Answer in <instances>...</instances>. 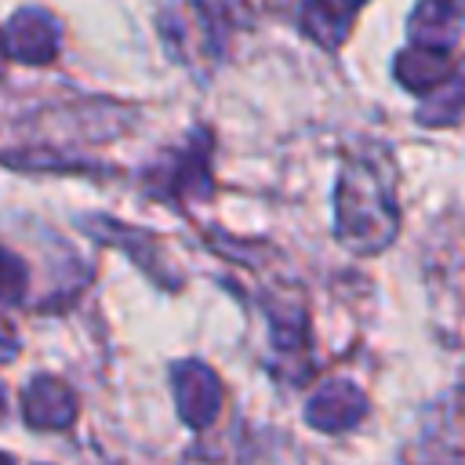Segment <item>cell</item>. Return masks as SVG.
I'll use <instances>...</instances> for the list:
<instances>
[{
  "mask_svg": "<svg viewBox=\"0 0 465 465\" xmlns=\"http://www.w3.org/2000/svg\"><path fill=\"white\" fill-rule=\"evenodd\" d=\"M400 232L396 174L378 145H360L341 160L334 182V236L352 254H378Z\"/></svg>",
  "mask_w": 465,
  "mask_h": 465,
  "instance_id": "cell-1",
  "label": "cell"
},
{
  "mask_svg": "<svg viewBox=\"0 0 465 465\" xmlns=\"http://www.w3.org/2000/svg\"><path fill=\"white\" fill-rule=\"evenodd\" d=\"M156 29H160L167 54L182 62L185 69H193L196 76H207L218 65L225 51V36H229V22L207 0L163 4L156 15Z\"/></svg>",
  "mask_w": 465,
  "mask_h": 465,
  "instance_id": "cell-2",
  "label": "cell"
},
{
  "mask_svg": "<svg viewBox=\"0 0 465 465\" xmlns=\"http://www.w3.org/2000/svg\"><path fill=\"white\" fill-rule=\"evenodd\" d=\"M149 189L171 200H193V196H211L214 182H211V145L207 134H196V142H185L182 149L167 153L149 174Z\"/></svg>",
  "mask_w": 465,
  "mask_h": 465,
  "instance_id": "cell-3",
  "label": "cell"
},
{
  "mask_svg": "<svg viewBox=\"0 0 465 465\" xmlns=\"http://www.w3.org/2000/svg\"><path fill=\"white\" fill-rule=\"evenodd\" d=\"M171 392H174V407H178V418L203 432L214 425L218 411H222V381L218 374L200 363V360H178L171 367Z\"/></svg>",
  "mask_w": 465,
  "mask_h": 465,
  "instance_id": "cell-4",
  "label": "cell"
},
{
  "mask_svg": "<svg viewBox=\"0 0 465 465\" xmlns=\"http://www.w3.org/2000/svg\"><path fill=\"white\" fill-rule=\"evenodd\" d=\"M7 47H11V58L22 62V65H51L62 51V25L58 18L47 11V7H36V4H25L18 7L7 25Z\"/></svg>",
  "mask_w": 465,
  "mask_h": 465,
  "instance_id": "cell-5",
  "label": "cell"
},
{
  "mask_svg": "<svg viewBox=\"0 0 465 465\" xmlns=\"http://www.w3.org/2000/svg\"><path fill=\"white\" fill-rule=\"evenodd\" d=\"M363 414H367V396L349 378L323 381L305 403V425L316 432H349L363 421Z\"/></svg>",
  "mask_w": 465,
  "mask_h": 465,
  "instance_id": "cell-6",
  "label": "cell"
},
{
  "mask_svg": "<svg viewBox=\"0 0 465 465\" xmlns=\"http://www.w3.org/2000/svg\"><path fill=\"white\" fill-rule=\"evenodd\" d=\"M465 36V0H418L407 15V44L458 51Z\"/></svg>",
  "mask_w": 465,
  "mask_h": 465,
  "instance_id": "cell-7",
  "label": "cell"
},
{
  "mask_svg": "<svg viewBox=\"0 0 465 465\" xmlns=\"http://www.w3.org/2000/svg\"><path fill=\"white\" fill-rule=\"evenodd\" d=\"M22 418L29 429L62 432L76 418V392L54 374H33L22 389Z\"/></svg>",
  "mask_w": 465,
  "mask_h": 465,
  "instance_id": "cell-8",
  "label": "cell"
},
{
  "mask_svg": "<svg viewBox=\"0 0 465 465\" xmlns=\"http://www.w3.org/2000/svg\"><path fill=\"white\" fill-rule=\"evenodd\" d=\"M367 0H305L302 4V33L323 47V51H338L356 25V15L363 11Z\"/></svg>",
  "mask_w": 465,
  "mask_h": 465,
  "instance_id": "cell-9",
  "label": "cell"
},
{
  "mask_svg": "<svg viewBox=\"0 0 465 465\" xmlns=\"http://www.w3.org/2000/svg\"><path fill=\"white\" fill-rule=\"evenodd\" d=\"M458 65V54L454 51H436V47H414L407 44L396 58H392V76L403 91L411 94H432Z\"/></svg>",
  "mask_w": 465,
  "mask_h": 465,
  "instance_id": "cell-10",
  "label": "cell"
},
{
  "mask_svg": "<svg viewBox=\"0 0 465 465\" xmlns=\"http://www.w3.org/2000/svg\"><path fill=\"white\" fill-rule=\"evenodd\" d=\"M84 225L94 229L98 240H105V243H113V247H124V251L131 254V262H138L153 280L178 287V276L163 269V251L153 243V236H149L145 229H127L124 222H113V218H84Z\"/></svg>",
  "mask_w": 465,
  "mask_h": 465,
  "instance_id": "cell-11",
  "label": "cell"
},
{
  "mask_svg": "<svg viewBox=\"0 0 465 465\" xmlns=\"http://www.w3.org/2000/svg\"><path fill=\"white\" fill-rule=\"evenodd\" d=\"M269 338L276 356H305L309 349V320L305 305L294 298L269 302Z\"/></svg>",
  "mask_w": 465,
  "mask_h": 465,
  "instance_id": "cell-12",
  "label": "cell"
},
{
  "mask_svg": "<svg viewBox=\"0 0 465 465\" xmlns=\"http://www.w3.org/2000/svg\"><path fill=\"white\" fill-rule=\"evenodd\" d=\"M418 120L425 127H447V124L465 120V54L458 58L454 73L432 94H425V102L418 109Z\"/></svg>",
  "mask_w": 465,
  "mask_h": 465,
  "instance_id": "cell-13",
  "label": "cell"
},
{
  "mask_svg": "<svg viewBox=\"0 0 465 465\" xmlns=\"http://www.w3.org/2000/svg\"><path fill=\"white\" fill-rule=\"evenodd\" d=\"M25 287H29V269H25V262H22L15 251H7V247L0 243V305L22 302V298H25Z\"/></svg>",
  "mask_w": 465,
  "mask_h": 465,
  "instance_id": "cell-14",
  "label": "cell"
},
{
  "mask_svg": "<svg viewBox=\"0 0 465 465\" xmlns=\"http://www.w3.org/2000/svg\"><path fill=\"white\" fill-rule=\"evenodd\" d=\"M182 465H236V461H232V454H229L225 447H207V443H200Z\"/></svg>",
  "mask_w": 465,
  "mask_h": 465,
  "instance_id": "cell-15",
  "label": "cell"
},
{
  "mask_svg": "<svg viewBox=\"0 0 465 465\" xmlns=\"http://www.w3.org/2000/svg\"><path fill=\"white\" fill-rule=\"evenodd\" d=\"M15 356H18V331L7 320H0V363H11Z\"/></svg>",
  "mask_w": 465,
  "mask_h": 465,
  "instance_id": "cell-16",
  "label": "cell"
},
{
  "mask_svg": "<svg viewBox=\"0 0 465 465\" xmlns=\"http://www.w3.org/2000/svg\"><path fill=\"white\" fill-rule=\"evenodd\" d=\"M7 65H11V47H7V33L0 25V76L7 73Z\"/></svg>",
  "mask_w": 465,
  "mask_h": 465,
  "instance_id": "cell-17",
  "label": "cell"
},
{
  "mask_svg": "<svg viewBox=\"0 0 465 465\" xmlns=\"http://www.w3.org/2000/svg\"><path fill=\"white\" fill-rule=\"evenodd\" d=\"M7 418V389H4V381H0V421Z\"/></svg>",
  "mask_w": 465,
  "mask_h": 465,
  "instance_id": "cell-18",
  "label": "cell"
},
{
  "mask_svg": "<svg viewBox=\"0 0 465 465\" xmlns=\"http://www.w3.org/2000/svg\"><path fill=\"white\" fill-rule=\"evenodd\" d=\"M0 465H15V458H11L7 450H0Z\"/></svg>",
  "mask_w": 465,
  "mask_h": 465,
  "instance_id": "cell-19",
  "label": "cell"
}]
</instances>
